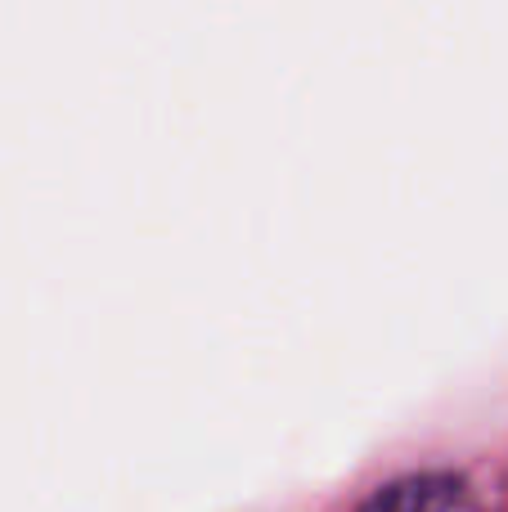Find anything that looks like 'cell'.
<instances>
[{"label": "cell", "instance_id": "1", "mask_svg": "<svg viewBox=\"0 0 508 512\" xmlns=\"http://www.w3.org/2000/svg\"><path fill=\"white\" fill-rule=\"evenodd\" d=\"M360 512H477V508L468 504L459 481L410 477V481H392L387 490H378Z\"/></svg>", "mask_w": 508, "mask_h": 512}]
</instances>
